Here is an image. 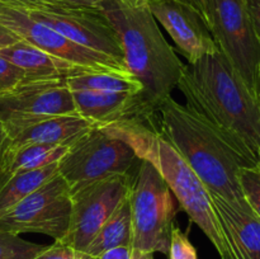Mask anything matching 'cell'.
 I'll return each instance as SVG.
<instances>
[{
	"label": "cell",
	"instance_id": "1",
	"mask_svg": "<svg viewBox=\"0 0 260 259\" xmlns=\"http://www.w3.org/2000/svg\"><path fill=\"white\" fill-rule=\"evenodd\" d=\"M177 86L187 106L207 118L238 151L256 165L259 103L220 50L184 65Z\"/></svg>",
	"mask_w": 260,
	"mask_h": 259
},
{
	"label": "cell",
	"instance_id": "2",
	"mask_svg": "<svg viewBox=\"0 0 260 259\" xmlns=\"http://www.w3.org/2000/svg\"><path fill=\"white\" fill-rule=\"evenodd\" d=\"M98 8L118 35L124 63L140 81V102L151 116L172 95L185 63L165 40L145 0H99Z\"/></svg>",
	"mask_w": 260,
	"mask_h": 259
},
{
	"label": "cell",
	"instance_id": "3",
	"mask_svg": "<svg viewBox=\"0 0 260 259\" xmlns=\"http://www.w3.org/2000/svg\"><path fill=\"white\" fill-rule=\"evenodd\" d=\"M159 131L202 180L208 192L250 208L239 183V173L255 167L196 109L172 95L160 103Z\"/></svg>",
	"mask_w": 260,
	"mask_h": 259
},
{
	"label": "cell",
	"instance_id": "4",
	"mask_svg": "<svg viewBox=\"0 0 260 259\" xmlns=\"http://www.w3.org/2000/svg\"><path fill=\"white\" fill-rule=\"evenodd\" d=\"M128 142L140 159L154 165L183 210L205 233L221 259H238L226 236L211 193L167 137L150 124V117L123 119L104 126Z\"/></svg>",
	"mask_w": 260,
	"mask_h": 259
},
{
	"label": "cell",
	"instance_id": "5",
	"mask_svg": "<svg viewBox=\"0 0 260 259\" xmlns=\"http://www.w3.org/2000/svg\"><path fill=\"white\" fill-rule=\"evenodd\" d=\"M128 193L132 216V249L162 253L169 250L174 225V198L156 168L140 159Z\"/></svg>",
	"mask_w": 260,
	"mask_h": 259
},
{
	"label": "cell",
	"instance_id": "6",
	"mask_svg": "<svg viewBox=\"0 0 260 259\" xmlns=\"http://www.w3.org/2000/svg\"><path fill=\"white\" fill-rule=\"evenodd\" d=\"M140 157L134 147L104 126H94L69 146L58 160V174L70 192L116 174H132Z\"/></svg>",
	"mask_w": 260,
	"mask_h": 259
},
{
	"label": "cell",
	"instance_id": "7",
	"mask_svg": "<svg viewBox=\"0 0 260 259\" xmlns=\"http://www.w3.org/2000/svg\"><path fill=\"white\" fill-rule=\"evenodd\" d=\"M206 25L218 50L258 101L260 38L246 0H207Z\"/></svg>",
	"mask_w": 260,
	"mask_h": 259
},
{
	"label": "cell",
	"instance_id": "8",
	"mask_svg": "<svg viewBox=\"0 0 260 259\" xmlns=\"http://www.w3.org/2000/svg\"><path fill=\"white\" fill-rule=\"evenodd\" d=\"M71 218V192L60 174L0 213V230L20 234H42L61 240Z\"/></svg>",
	"mask_w": 260,
	"mask_h": 259
},
{
	"label": "cell",
	"instance_id": "9",
	"mask_svg": "<svg viewBox=\"0 0 260 259\" xmlns=\"http://www.w3.org/2000/svg\"><path fill=\"white\" fill-rule=\"evenodd\" d=\"M0 24L14 33L19 40L25 41L60 60L68 61L84 71L131 74L113 58L73 42L48 25L33 19L19 8L0 3Z\"/></svg>",
	"mask_w": 260,
	"mask_h": 259
},
{
	"label": "cell",
	"instance_id": "10",
	"mask_svg": "<svg viewBox=\"0 0 260 259\" xmlns=\"http://www.w3.org/2000/svg\"><path fill=\"white\" fill-rule=\"evenodd\" d=\"M132 180V174L111 175L71 193L70 225L60 241L85 251L102 225L128 196Z\"/></svg>",
	"mask_w": 260,
	"mask_h": 259
},
{
	"label": "cell",
	"instance_id": "11",
	"mask_svg": "<svg viewBox=\"0 0 260 259\" xmlns=\"http://www.w3.org/2000/svg\"><path fill=\"white\" fill-rule=\"evenodd\" d=\"M24 12L73 42L103 53L126 68L123 48L118 35L99 9L98 4L95 7L56 5L48 9Z\"/></svg>",
	"mask_w": 260,
	"mask_h": 259
},
{
	"label": "cell",
	"instance_id": "12",
	"mask_svg": "<svg viewBox=\"0 0 260 259\" xmlns=\"http://www.w3.org/2000/svg\"><path fill=\"white\" fill-rule=\"evenodd\" d=\"M76 113L65 79L23 81L0 94V119L8 134L51 116Z\"/></svg>",
	"mask_w": 260,
	"mask_h": 259
},
{
	"label": "cell",
	"instance_id": "13",
	"mask_svg": "<svg viewBox=\"0 0 260 259\" xmlns=\"http://www.w3.org/2000/svg\"><path fill=\"white\" fill-rule=\"evenodd\" d=\"M150 12L169 33L177 50L193 63L218 50L202 15L178 0H145Z\"/></svg>",
	"mask_w": 260,
	"mask_h": 259
},
{
	"label": "cell",
	"instance_id": "14",
	"mask_svg": "<svg viewBox=\"0 0 260 259\" xmlns=\"http://www.w3.org/2000/svg\"><path fill=\"white\" fill-rule=\"evenodd\" d=\"M76 113L96 126H108L123 119L150 117L140 96L129 93L71 90Z\"/></svg>",
	"mask_w": 260,
	"mask_h": 259
},
{
	"label": "cell",
	"instance_id": "15",
	"mask_svg": "<svg viewBox=\"0 0 260 259\" xmlns=\"http://www.w3.org/2000/svg\"><path fill=\"white\" fill-rule=\"evenodd\" d=\"M226 236L238 259H260V218L250 208L211 193Z\"/></svg>",
	"mask_w": 260,
	"mask_h": 259
},
{
	"label": "cell",
	"instance_id": "16",
	"mask_svg": "<svg viewBox=\"0 0 260 259\" xmlns=\"http://www.w3.org/2000/svg\"><path fill=\"white\" fill-rule=\"evenodd\" d=\"M94 126L96 124L78 113L46 117L10 134L9 147L29 144L70 145Z\"/></svg>",
	"mask_w": 260,
	"mask_h": 259
},
{
	"label": "cell",
	"instance_id": "17",
	"mask_svg": "<svg viewBox=\"0 0 260 259\" xmlns=\"http://www.w3.org/2000/svg\"><path fill=\"white\" fill-rule=\"evenodd\" d=\"M0 56L24 73V81L58 80L81 73H88L23 40H18L17 42L2 48Z\"/></svg>",
	"mask_w": 260,
	"mask_h": 259
},
{
	"label": "cell",
	"instance_id": "18",
	"mask_svg": "<svg viewBox=\"0 0 260 259\" xmlns=\"http://www.w3.org/2000/svg\"><path fill=\"white\" fill-rule=\"evenodd\" d=\"M70 145L29 144L9 147L0 161V183L17 173L38 169L58 161Z\"/></svg>",
	"mask_w": 260,
	"mask_h": 259
},
{
	"label": "cell",
	"instance_id": "19",
	"mask_svg": "<svg viewBox=\"0 0 260 259\" xmlns=\"http://www.w3.org/2000/svg\"><path fill=\"white\" fill-rule=\"evenodd\" d=\"M132 216L128 196L118 205L108 220L85 249V253L98 259L99 255L117 246H131ZM132 248V246H131Z\"/></svg>",
	"mask_w": 260,
	"mask_h": 259
},
{
	"label": "cell",
	"instance_id": "20",
	"mask_svg": "<svg viewBox=\"0 0 260 259\" xmlns=\"http://www.w3.org/2000/svg\"><path fill=\"white\" fill-rule=\"evenodd\" d=\"M58 173V161L38 169L20 172L0 183V213L12 208L18 202L35 192Z\"/></svg>",
	"mask_w": 260,
	"mask_h": 259
},
{
	"label": "cell",
	"instance_id": "21",
	"mask_svg": "<svg viewBox=\"0 0 260 259\" xmlns=\"http://www.w3.org/2000/svg\"><path fill=\"white\" fill-rule=\"evenodd\" d=\"M70 90L129 93L141 95L142 85L131 74L122 73H81L65 79Z\"/></svg>",
	"mask_w": 260,
	"mask_h": 259
},
{
	"label": "cell",
	"instance_id": "22",
	"mask_svg": "<svg viewBox=\"0 0 260 259\" xmlns=\"http://www.w3.org/2000/svg\"><path fill=\"white\" fill-rule=\"evenodd\" d=\"M45 246L0 230V259H36Z\"/></svg>",
	"mask_w": 260,
	"mask_h": 259
},
{
	"label": "cell",
	"instance_id": "23",
	"mask_svg": "<svg viewBox=\"0 0 260 259\" xmlns=\"http://www.w3.org/2000/svg\"><path fill=\"white\" fill-rule=\"evenodd\" d=\"M239 183L250 210L260 218V169L245 167L239 173Z\"/></svg>",
	"mask_w": 260,
	"mask_h": 259
},
{
	"label": "cell",
	"instance_id": "24",
	"mask_svg": "<svg viewBox=\"0 0 260 259\" xmlns=\"http://www.w3.org/2000/svg\"><path fill=\"white\" fill-rule=\"evenodd\" d=\"M167 255L169 259H198L197 249L189 240L188 233L180 230L175 223L170 233L169 250Z\"/></svg>",
	"mask_w": 260,
	"mask_h": 259
},
{
	"label": "cell",
	"instance_id": "25",
	"mask_svg": "<svg viewBox=\"0 0 260 259\" xmlns=\"http://www.w3.org/2000/svg\"><path fill=\"white\" fill-rule=\"evenodd\" d=\"M36 259H96L89 255L85 251L76 250L73 246L55 240L51 245H46L45 249L36 256Z\"/></svg>",
	"mask_w": 260,
	"mask_h": 259
},
{
	"label": "cell",
	"instance_id": "26",
	"mask_svg": "<svg viewBox=\"0 0 260 259\" xmlns=\"http://www.w3.org/2000/svg\"><path fill=\"white\" fill-rule=\"evenodd\" d=\"M25 80V75L19 68L0 56V94L10 90Z\"/></svg>",
	"mask_w": 260,
	"mask_h": 259
},
{
	"label": "cell",
	"instance_id": "27",
	"mask_svg": "<svg viewBox=\"0 0 260 259\" xmlns=\"http://www.w3.org/2000/svg\"><path fill=\"white\" fill-rule=\"evenodd\" d=\"M0 3L23 10L48 9L51 7H56V4L51 3L50 0H0Z\"/></svg>",
	"mask_w": 260,
	"mask_h": 259
},
{
	"label": "cell",
	"instance_id": "28",
	"mask_svg": "<svg viewBox=\"0 0 260 259\" xmlns=\"http://www.w3.org/2000/svg\"><path fill=\"white\" fill-rule=\"evenodd\" d=\"M131 246H117L104 251L98 259H129L131 256Z\"/></svg>",
	"mask_w": 260,
	"mask_h": 259
},
{
	"label": "cell",
	"instance_id": "29",
	"mask_svg": "<svg viewBox=\"0 0 260 259\" xmlns=\"http://www.w3.org/2000/svg\"><path fill=\"white\" fill-rule=\"evenodd\" d=\"M246 4H248V9L256 35L260 38V0H246Z\"/></svg>",
	"mask_w": 260,
	"mask_h": 259
},
{
	"label": "cell",
	"instance_id": "30",
	"mask_svg": "<svg viewBox=\"0 0 260 259\" xmlns=\"http://www.w3.org/2000/svg\"><path fill=\"white\" fill-rule=\"evenodd\" d=\"M56 5H66V7H95L99 0H50Z\"/></svg>",
	"mask_w": 260,
	"mask_h": 259
},
{
	"label": "cell",
	"instance_id": "31",
	"mask_svg": "<svg viewBox=\"0 0 260 259\" xmlns=\"http://www.w3.org/2000/svg\"><path fill=\"white\" fill-rule=\"evenodd\" d=\"M18 40H19V38H18L14 33L10 32L8 28H5L4 25L0 24V50L7 47V46L12 45V43L17 42Z\"/></svg>",
	"mask_w": 260,
	"mask_h": 259
},
{
	"label": "cell",
	"instance_id": "32",
	"mask_svg": "<svg viewBox=\"0 0 260 259\" xmlns=\"http://www.w3.org/2000/svg\"><path fill=\"white\" fill-rule=\"evenodd\" d=\"M9 145H10L9 134H8L4 122L0 119V161H2L3 156H4L5 151L8 150Z\"/></svg>",
	"mask_w": 260,
	"mask_h": 259
},
{
	"label": "cell",
	"instance_id": "33",
	"mask_svg": "<svg viewBox=\"0 0 260 259\" xmlns=\"http://www.w3.org/2000/svg\"><path fill=\"white\" fill-rule=\"evenodd\" d=\"M180 3L189 5L193 9L197 10L201 15H202L203 20L206 23V9H207V0H178Z\"/></svg>",
	"mask_w": 260,
	"mask_h": 259
},
{
	"label": "cell",
	"instance_id": "34",
	"mask_svg": "<svg viewBox=\"0 0 260 259\" xmlns=\"http://www.w3.org/2000/svg\"><path fill=\"white\" fill-rule=\"evenodd\" d=\"M129 259H154V253L140 249H132Z\"/></svg>",
	"mask_w": 260,
	"mask_h": 259
},
{
	"label": "cell",
	"instance_id": "35",
	"mask_svg": "<svg viewBox=\"0 0 260 259\" xmlns=\"http://www.w3.org/2000/svg\"><path fill=\"white\" fill-rule=\"evenodd\" d=\"M258 103L260 108V62H259V75H258Z\"/></svg>",
	"mask_w": 260,
	"mask_h": 259
},
{
	"label": "cell",
	"instance_id": "36",
	"mask_svg": "<svg viewBox=\"0 0 260 259\" xmlns=\"http://www.w3.org/2000/svg\"><path fill=\"white\" fill-rule=\"evenodd\" d=\"M256 167L260 169V141H259V146H258V152H256Z\"/></svg>",
	"mask_w": 260,
	"mask_h": 259
}]
</instances>
